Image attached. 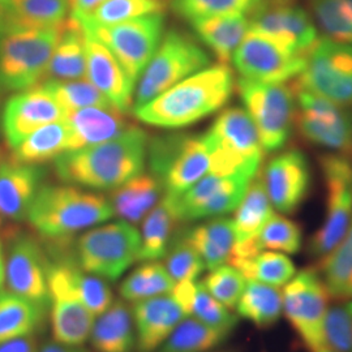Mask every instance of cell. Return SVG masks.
Masks as SVG:
<instances>
[{
  "label": "cell",
  "mask_w": 352,
  "mask_h": 352,
  "mask_svg": "<svg viewBox=\"0 0 352 352\" xmlns=\"http://www.w3.org/2000/svg\"><path fill=\"white\" fill-rule=\"evenodd\" d=\"M148 154V135L140 126L98 145L65 151L54 161L58 177L84 188H118L142 173Z\"/></svg>",
  "instance_id": "obj_1"
},
{
  "label": "cell",
  "mask_w": 352,
  "mask_h": 352,
  "mask_svg": "<svg viewBox=\"0 0 352 352\" xmlns=\"http://www.w3.org/2000/svg\"><path fill=\"white\" fill-rule=\"evenodd\" d=\"M235 88L236 81L228 65L206 67L154 100L135 107V115L149 126L184 128L221 110L232 97Z\"/></svg>",
  "instance_id": "obj_2"
},
{
  "label": "cell",
  "mask_w": 352,
  "mask_h": 352,
  "mask_svg": "<svg viewBox=\"0 0 352 352\" xmlns=\"http://www.w3.org/2000/svg\"><path fill=\"white\" fill-rule=\"evenodd\" d=\"M113 215L104 196L76 186H41L28 212V222L50 241L71 239L75 234L109 221Z\"/></svg>",
  "instance_id": "obj_3"
},
{
  "label": "cell",
  "mask_w": 352,
  "mask_h": 352,
  "mask_svg": "<svg viewBox=\"0 0 352 352\" xmlns=\"http://www.w3.org/2000/svg\"><path fill=\"white\" fill-rule=\"evenodd\" d=\"M65 23L42 29L24 28L13 25L0 12V85L6 91L17 93L43 82Z\"/></svg>",
  "instance_id": "obj_4"
},
{
  "label": "cell",
  "mask_w": 352,
  "mask_h": 352,
  "mask_svg": "<svg viewBox=\"0 0 352 352\" xmlns=\"http://www.w3.org/2000/svg\"><path fill=\"white\" fill-rule=\"evenodd\" d=\"M205 135L212 151L210 173L261 170L264 148L257 128L244 109L231 107L219 113Z\"/></svg>",
  "instance_id": "obj_5"
},
{
  "label": "cell",
  "mask_w": 352,
  "mask_h": 352,
  "mask_svg": "<svg viewBox=\"0 0 352 352\" xmlns=\"http://www.w3.org/2000/svg\"><path fill=\"white\" fill-rule=\"evenodd\" d=\"M149 162L164 196L175 197L210 173L212 151L206 135H174L151 142Z\"/></svg>",
  "instance_id": "obj_6"
},
{
  "label": "cell",
  "mask_w": 352,
  "mask_h": 352,
  "mask_svg": "<svg viewBox=\"0 0 352 352\" xmlns=\"http://www.w3.org/2000/svg\"><path fill=\"white\" fill-rule=\"evenodd\" d=\"M209 65V54L193 38L177 30L167 32L139 78L135 107L154 100L167 89Z\"/></svg>",
  "instance_id": "obj_7"
},
{
  "label": "cell",
  "mask_w": 352,
  "mask_h": 352,
  "mask_svg": "<svg viewBox=\"0 0 352 352\" xmlns=\"http://www.w3.org/2000/svg\"><path fill=\"white\" fill-rule=\"evenodd\" d=\"M141 235L126 221L96 227L82 234L75 244L76 261L87 273L116 280L139 258Z\"/></svg>",
  "instance_id": "obj_8"
},
{
  "label": "cell",
  "mask_w": 352,
  "mask_h": 352,
  "mask_svg": "<svg viewBox=\"0 0 352 352\" xmlns=\"http://www.w3.org/2000/svg\"><path fill=\"white\" fill-rule=\"evenodd\" d=\"M236 89L244 110L258 131L265 153L283 149L295 124L294 89L243 77L236 80Z\"/></svg>",
  "instance_id": "obj_9"
},
{
  "label": "cell",
  "mask_w": 352,
  "mask_h": 352,
  "mask_svg": "<svg viewBox=\"0 0 352 352\" xmlns=\"http://www.w3.org/2000/svg\"><path fill=\"white\" fill-rule=\"evenodd\" d=\"M325 187V212L321 226L309 240V252L322 258L349 231L352 223V162L338 153H325L320 158Z\"/></svg>",
  "instance_id": "obj_10"
},
{
  "label": "cell",
  "mask_w": 352,
  "mask_h": 352,
  "mask_svg": "<svg viewBox=\"0 0 352 352\" xmlns=\"http://www.w3.org/2000/svg\"><path fill=\"white\" fill-rule=\"evenodd\" d=\"M283 314L309 352L327 347L325 320L330 295L316 269H302L282 289Z\"/></svg>",
  "instance_id": "obj_11"
},
{
  "label": "cell",
  "mask_w": 352,
  "mask_h": 352,
  "mask_svg": "<svg viewBox=\"0 0 352 352\" xmlns=\"http://www.w3.org/2000/svg\"><path fill=\"white\" fill-rule=\"evenodd\" d=\"M103 43L136 84L155 54L164 30V13L144 16L107 26H81Z\"/></svg>",
  "instance_id": "obj_12"
},
{
  "label": "cell",
  "mask_w": 352,
  "mask_h": 352,
  "mask_svg": "<svg viewBox=\"0 0 352 352\" xmlns=\"http://www.w3.org/2000/svg\"><path fill=\"white\" fill-rule=\"evenodd\" d=\"M295 124L302 138L330 153L352 151V113L295 81Z\"/></svg>",
  "instance_id": "obj_13"
},
{
  "label": "cell",
  "mask_w": 352,
  "mask_h": 352,
  "mask_svg": "<svg viewBox=\"0 0 352 352\" xmlns=\"http://www.w3.org/2000/svg\"><path fill=\"white\" fill-rule=\"evenodd\" d=\"M304 88L336 102L352 106V46L320 37L307 54L305 68L296 80Z\"/></svg>",
  "instance_id": "obj_14"
},
{
  "label": "cell",
  "mask_w": 352,
  "mask_h": 352,
  "mask_svg": "<svg viewBox=\"0 0 352 352\" xmlns=\"http://www.w3.org/2000/svg\"><path fill=\"white\" fill-rule=\"evenodd\" d=\"M10 238L4 254V283L7 289L49 311V256L46 248L28 234L11 232Z\"/></svg>",
  "instance_id": "obj_15"
},
{
  "label": "cell",
  "mask_w": 352,
  "mask_h": 352,
  "mask_svg": "<svg viewBox=\"0 0 352 352\" xmlns=\"http://www.w3.org/2000/svg\"><path fill=\"white\" fill-rule=\"evenodd\" d=\"M305 60L307 56L295 54L274 39L250 29L231 63L243 78L266 84H286L302 75Z\"/></svg>",
  "instance_id": "obj_16"
},
{
  "label": "cell",
  "mask_w": 352,
  "mask_h": 352,
  "mask_svg": "<svg viewBox=\"0 0 352 352\" xmlns=\"http://www.w3.org/2000/svg\"><path fill=\"white\" fill-rule=\"evenodd\" d=\"M248 19L251 30L302 56L320 38L312 14L298 0H263Z\"/></svg>",
  "instance_id": "obj_17"
},
{
  "label": "cell",
  "mask_w": 352,
  "mask_h": 352,
  "mask_svg": "<svg viewBox=\"0 0 352 352\" xmlns=\"http://www.w3.org/2000/svg\"><path fill=\"white\" fill-rule=\"evenodd\" d=\"M67 116L63 107L43 84L17 91L3 109L0 129L7 145L13 149L39 129Z\"/></svg>",
  "instance_id": "obj_18"
},
{
  "label": "cell",
  "mask_w": 352,
  "mask_h": 352,
  "mask_svg": "<svg viewBox=\"0 0 352 352\" xmlns=\"http://www.w3.org/2000/svg\"><path fill=\"white\" fill-rule=\"evenodd\" d=\"M273 208L280 214L295 213L307 200L312 171L307 155L299 149H287L274 155L260 170Z\"/></svg>",
  "instance_id": "obj_19"
},
{
  "label": "cell",
  "mask_w": 352,
  "mask_h": 352,
  "mask_svg": "<svg viewBox=\"0 0 352 352\" xmlns=\"http://www.w3.org/2000/svg\"><path fill=\"white\" fill-rule=\"evenodd\" d=\"M85 54L87 78L107 97L113 107L128 113L135 100V82L128 77L113 52L88 34H85Z\"/></svg>",
  "instance_id": "obj_20"
},
{
  "label": "cell",
  "mask_w": 352,
  "mask_h": 352,
  "mask_svg": "<svg viewBox=\"0 0 352 352\" xmlns=\"http://www.w3.org/2000/svg\"><path fill=\"white\" fill-rule=\"evenodd\" d=\"M132 316L138 352H155L186 317L182 307L167 294L135 302Z\"/></svg>",
  "instance_id": "obj_21"
},
{
  "label": "cell",
  "mask_w": 352,
  "mask_h": 352,
  "mask_svg": "<svg viewBox=\"0 0 352 352\" xmlns=\"http://www.w3.org/2000/svg\"><path fill=\"white\" fill-rule=\"evenodd\" d=\"M42 179L39 166L14 164L11 160L0 164V228L26 219Z\"/></svg>",
  "instance_id": "obj_22"
},
{
  "label": "cell",
  "mask_w": 352,
  "mask_h": 352,
  "mask_svg": "<svg viewBox=\"0 0 352 352\" xmlns=\"http://www.w3.org/2000/svg\"><path fill=\"white\" fill-rule=\"evenodd\" d=\"M64 120L69 128V151L115 139L131 126L126 113L116 107H87L67 113Z\"/></svg>",
  "instance_id": "obj_23"
},
{
  "label": "cell",
  "mask_w": 352,
  "mask_h": 352,
  "mask_svg": "<svg viewBox=\"0 0 352 352\" xmlns=\"http://www.w3.org/2000/svg\"><path fill=\"white\" fill-rule=\"evenodd\" d=\"M189 24L202 43L213 52L218 64L228 65L250 30L248 16H214L190 20Z\"/></svg>",
  "instance_id": "obj_24"
},
{
  "label": "cell",
  "mask_w": 352,
  "mask_h": 352,
  "mask_svg": "<svg viewBox=\"0 0 352 352\" xmlns=\"http://www.w3.org/2000/svg\"><path fill=\"white\" fill-rule=\"evenodd\" d=\"M89 340L98 352L135 351L136 330L128 304L116 300L102 315L97 316Z\"/></svg>",
  "instance_id": "obj_25"
},
{
  "label": "cell",
  "mask_w": 352,
  "mask_h": 352,
  "mask_svg": "<svg viewBox=\"0 0 352 352\" xmlns=\"http://www.w3.org/2000/svg\"><path fill=\"white\" fill-rule=\"evenodd\" d=\"M184 239L201 256L206 269L228 264L236 244L232 219L215 217L183 234Z\"/></svg>",
  "instance_id": "obj_26"
},
{
  "label": "cell",
  "mask_w": 352,
  "mask_h": 352,
  "mask_svg": "<svg viewBox=\"0 0 352 352\" xmlns=\"http://www.w3.org/2000/svg\"><path fill=\"white\" fill-rule=\"evenodd\" d=\"M164 187L151 174H139L115 188L109 199L113 215L131 225H138L161 201Z\"/></svg>",
  "instance_id": "obj_27"
},
{
  "label": "cell",
  "mask_w": 352,
  "mask_h": 352,
  "mask_svg": "<svg viewBox=\"0 0 352 352\" xmlns=\"http://www.w3.org/2000/svg\"><path fill=\"white\" fill-rule=\"evenodd\" d=\"M52 338L65 346H82L90 338L96 316L74 295L50 298Z\"/></svg>",
  "instance_id": "obj_28"
},
{
  "label": "cell",
  "mask_w": 352,
  "mask_h": 352,
  "mask_svg": "<svg viewBox=\"0 0 352 352\" xmlns=\"http://www.w3.org/2000/svg\"><path fill=\"white\" fill-rule=\"evenodd\" d=\"M82 78H87L85 34L81 26L69 17L51 55L43 81H69Z\"/></svg>",
  "instance_id": "obj_29"
},
{
  "label": "cell",
  "mask_w": 352,
  "mask_h": 352,
  "mask_svg": "<svg viewBox=\"0 0 352 352\" xmlns=\"http://www.w3.org/2000/svg\"><path fill=\"white\" fill-rule=\"evenodd\" d=\"M11 151V161L14 164L39 166L55 161L69 151L68 124L63 119L41 126Z\"/></svg>",
  "instance_id": "obj_30"
},
{
  "label": "cell",
  "mask_w": 352,
  "mask_h": 352,
  "mask_svg": "<svg viewBox=\"0 0 352 352\" xmlns=\"http://www.w3.org/2000/svg\"><path fill=\"white\" fill-rule=\"evenodd\" d=\"M49 311L8 289L0 291V343L39 331Z\"/></svg>",
  "instance_id": "obj_31"
},
{
  "label": "cell",
  "mask_w": 352,
  "mask_h": 352,
  "mask_svg": "<svg viewBox=\"0 0 352 352\" xmlns=\"http://www.w3.org/2000/svg\"><path fill=\"white\" fill-rule=\"evenodd\" d=\"M232 219L236 244L248 243L256 239L265 223L274 214V208L269 200L260 173L252 179L244 197L234 210Z\"/></svg>",
  "instance_id": "obj_32"
},
{
  "label": "cell",
  "mask_w": 352,
  "mask_h": 352,
  "mask_svg": "<svg viewBox=\"0 0 352 352\" xmlns=\"http://www.w3.org/2000/svg\"><path fill=\"white\" fill-rule=\"evenodd\" d=\"M0 12L13 25L42 29L63 25L71 8L69 0H4Z\"/></svg>",
  "instance_id": "obj_33"
},
{
  "label": "cell",
  "mask_w": 352,
  "mask_h": 352,
  "mask_svg": "<svg viewBox=\"0 0 352 352\" xmlns=\"http://www.w3.org/2000/svg\"><path fill=\"white\" fill-rule=\"evenodd\" d=\"M240 317L260 329L273 327L283 314L282 291L257 280H247L236 305Z\"/></svg>",
  "instance_id": "obj_34"
},
{
  "label": "cell",
  "mask_w": 352,
  "mask_h": 352,
  "mask_svg": "<svg viewBox=\"0 0 352 352\" xmlns=\"http://www.w3.org/2000/svg\"><path fill=\"white\" fill-rule=\"evenodd\" d=\"M318 273L330 298L340 302L352 300V223L343 239L320 258Z\"/></svg>",
  "instance_id": "obj_35"
},
{
  "label": "cell",
  "mask_w": 352,
  "mask_h": 352,
  "mask_svg": "<svg viewBox=\"0 0 352 352\" xmlns=\"http://www.w3.org/2000/svg\"><path fill=\"white\" fill-rule=\"evenodd\" d=\"M176 222L179 221L173 209L162 199L144 218L138 261H155L164 257Z\"/></svg>",
  "instance_id": "obj_36"
},
{
  "label": "cell",
  "mask_w": 352,
  "mask_h": 352,
  "mask_svg": "<svg viewBox=\"0 0 352 352\" xmlns=\"http://www.w3.org/2000/svg\"><path fill=\"white\" fill-rule=\"evenodd\" d=\"M230 336L209 327L196 317H186L155 352H209Z\"/></svg>",
  "instance_id": "obj_37"
},
{
  "label": "cell",
  "mask_w": 352,
  "mask_h": 352,
  "mask_svg": "<svg viewBox=\"0 0 352 352\" xmlns=\"http://www.w3.org/2000/svg\"><path fill=\"white\" fill-rule=\"evenodd\" d=\"M164 0H106L87 14L71 19L80 26H107L164 13Z\"/></svg>",
  "instance_id": "obj_38"
},
{
  "label": "cell",
  "mask_w": 352,
  "mask_h": 352,
  "mask_svg": "<svg viewBox=\"0 0 352 352\" xmlns=\"http://www.w3.org/2000/svg\"><path fill=\"white\" fill-rule=\"evenodd\" d=\"M302 228L283 214H273L256 239L239 244L250 254L274 251L295 254L302 248Z\"/></svg>",
  "instance_id": "obj_39"
},
{
  "label": "cell",
  "mask_w": 352,
  "mask_h": 352,
  "mask_svg": "<svg viewBox=\"0 0 352 352\" xmlns=\"http://www.w3.org/2000/svg\"><path fill=\"white\" fill-rule=\"evenodd\" d=\"M175 286V280L161 263L146 261L135 269L120 285V295L126 302H141L167 295Z\"/></svg>",
  "instance_id": "obj_40"
},
{
  "label": "cell",
  "mask_w": 352,
  "mask_h": 352,
  "mask_svg": "<svg viewBox=\"0 0 352 352\" xmlns=\"http://www.w3.org/2000/svg\"><path fill=\"white\" fill-rule=\"evenodd\" d=\"M232 265L248 280H257L274 287H283L296 274V267L287 254L263 251L251 258Z\"/></svg>",
  "instance_id": "obj_41"
},
{
  "label": "cell",
  "mask_w": 352,
  "mask_h": 352,
  "mask_svg": "<svg viewBox=\"0 0 352 352\" xmlns=\"http://www.w3.org/2000/svg\"><path fill=\"white\" fill-rule=\"evenodd\" d=\"M309 10L325 37L352 46V0H311Z\"/></svg>",
  "instance_id": "obj_42"
},
{
  "label": "cell",
  "mask_w": 352,
  "mask_h": 352,
  "mask_svg": "<svg viewBox=\"0 0 352 352\" xmlns=\"http://www.w3.org/2000/svg\"><path fill=\"white\" fill-rule=\"evenodd\" d=\"M67 113L87 107H113L107 97L89 80L43 81L42 82Z\"/></svg>",
  "instance_id": "obj_43"
},
{
  "label": "cell",
  "mask_w": 352,
  "mask_h": 352,
  "mask_svg": "<svg viewBox=\"0 0 352 352\" xmlns=\"http://www.w3.org/2000/svg\"><path fill=\"white\" fill-rule=\"evenodd\" d=\"M263 0H171L173 11L186 20L214 16H250Z\"/></svg>",
  "instance_id": "obj_44"
},
{
  "label": "cell",
  "mask_w": 352,
  "mask_h": 352,
  "mask_svg": "<svg viewBox=\"0 0 352 352\" xmlns=\"http://www.w3.org/2000/svg\"><path fill=\"white\" fill-rule=\"evenodd\" d=\"M247 280L248 279L236 267L225 264L210 270V273L204 278L201 283L214 299L232 311L238 305Z\"/></svg>",
  "instance_id": "obj_45"
},
{
  "label": "cell",
  "mask_w": 352,
  "mask_h": 352,
  "mask_svg": "<svg viewBox=\"0 0 352 352\" xmlns=\"http://www.w3.org/2000/svg\"><path fill=\"white\" fill-rule=\"evenodd\" d=\"M164 258V267L175 282L196 280L206 269L201 256L183 235L177 236L174 243L171 241Z\"/></svg>",
  "instance_id": "obj_46"
},
{
  "label": "cell",
  "mask_w": 352,
  "mask_h": 352,
  "mask_svg": "<svg viewBox=\"0 0 352 352\" xmlns=\"http://www.w3.org/2000/svg\"><path fill=\"white\" fill-rule=\"evenodd\" d=\"M190 316L196 317L209 327L231 333L238 325V316L234 315L222 302L214 299L205 289L201 282L197 283V292L192 305Z\"/></svg>",
  "instance_id": "obj_47"
},
{
  "label": "cell",
  "mask_w": 352,
  "mask_h": 352,
  "mask_svg": "<svg viewBox=\"0 0 352 352\" xmlns=\"http://www.w3.org/2000/svg\"><path fill=\"white\" fill-rule=\"evenodd\" d=\"M325 340L327 347L334 351L352 352V300L329 308Z\"/></svg>",
  "instance_id": "obj_48"
},
{
  "label": "cell",
  "mask_w": 352,
  "mask_h": 352,
  "mask_svg": "<svg viewBox=\"0 0 352 352\" xmlns=\"http://www.w3.org/2000/svg\"><path fill=\"white\" fill-rule=\"evenodd\" d=\"M197 283L196 280H182L175 282L174 289H171L170 295L175 299L177 304L182 307L184 314L190 316L192 314V305L197 292Z\"/></svg>",
  "instance_id": "obj_49"
},
{
  "label": "cell",
  "mask_w": 352,
  "mask_h": 352,
  "mask_svg": "<svg viewBox=\"0 0 352 352\" xmlns=\"http://www.w3.org/2000/svg\"><path fill=\"white\" fill-rule=\"evenodd\" d=\"M0 352H39L36 334L1 342Z\"/></svg>",
  "instance_id": "obj_50"
},
{
  "label": "cell",
  "mask_w": 352,
  "mask_h": 352,
  "mask_svg": "<svg viewBox=\"0 0 352 352\" xmlns=\"http://www.w3.org/2000/svg\"><path fill=\"white\" fill-rule=\"evenodd\" d=\"M104 1L106 0H69V8H71L69 17H78V16L87 14L94 8H97L98 6H101Z\"/></svg>",
  "instance_id": "obj_51"
},
{
  "label": "cell",
  "mask_w": 352,
  "mask_h": 352,
  "mask_svg": "<svg viewBox=\"0 0 352 352\" xmlns=\"http://www.w3.org/2000/svg\"><path fill=\"white\" fill-rule=\"evenodd\" d=\"M39 352H88L81 346H65L58 342H47L39 347Z\"/></svg>",
  "instance_id": "obj_52"
},
{
  "label": "cell",
  "mask_w": 352,
  "mask_h": 352,
  "mask_svg": "<svg viewBox=\"0 0 352 352\" xmlns=\"http://www.w3.org/2000/svg\"><path fill=\"white\" fill-rule=\"evenodd\" d=\"M6 94H7V91H6V89L3 88L1 85H0V123H1V113H3V109H4V104H6Z\"/></svg>",
  "instance_id": "obj_53"
},
{
  "label": "cell",
  "mask_w": 352,
  "mask_h": 352,
  "mask_svg": "<svg viewBox=\"0 0 352 352\" xmlns=\"http://www.w3.org/2000/svg\"><path fill=\"white\" fill-rule=\"evenodd\" d=\"M0 276L4 277V253H3L1 241H0Z\"/></svg>",
  "instance_id": "obj_54"
},
{
  "label": "cell",
  "mask_w": 352,
  "mask_h": 352,
  "mask_svg": "<svg viewBox=\"0 0 352 352\" xmlns=\"http://www.w3.org/2000/svg\"><path fill=\"white\" fill-rule=\"evenodd\" d=\"M4 161H6V157H4V153H3V149L0 146V164H3Z\"/></svg>",
  "instance_id": "obj_55"
},
{
  "label": "cell",
  "mask_w": 352,
  "mask_h": 352,
  "mask_svg": "<svg viewBox=\"0 0 352 352\" xmlns=\"http://www.w3.org/2000/svg\"><path fill=\"white\" fill-rule=\"evenodd\" d=\"M317 352H337V351H334V350H331V349H329V347H324V349H321V350H320V351H317Z\"/></svg>",
  "instance_id": "obj_56"
},
{
  "label": "cell",
  "mask_w": 352,
  "mask_h": 352,
  "mask_svg": "<svg viewBox=\"0 0 352 352\" xmlns=\"http://www.w3.org/2000/svg\"><path fill=\"white\" fill-rule=\"evenodd\" d=\"M3 286H4V277L0 276V291L3 289Z\"/></svg>",
  "instance_id": "obj_57"
},
{
  "label": "cell",
  "mask_w": 352,
  "mask_h": 352,
  "mask_svg": "<svg viewBox=\"0 0 352 352\" xmlns=\"http://www.w3.org/2000/svg\"><path fill=\"white\" fill-rule=\"evenodd\" d=\"M3 1H4V0H0V7L3 6Z\"/></svg>",
  "instance_id": "obj_58"
}]
</instances>
